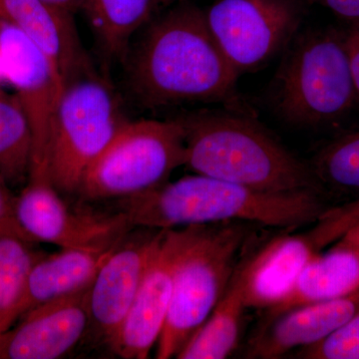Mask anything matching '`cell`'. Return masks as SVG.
I'll use <instances>...</instances> for the list:
<instances>
[{
    "instance_id": "cell-1",
    "label": "cell",
    "mask_w": 359,
    "mask_h": 359,
    "mask_svg": "<svg viewBox=\"0 0 359 359\" xmlns=\"http://www.w3.org/2000/svg\"><path fill=\"white\" fill-rule=\"evenodd\" d=\"M138 34L122 61L127 88L142 107L217 102L235 88L240 75L197 6L175 7Z\"/></svg>"
},
{
    "instance_id": "cell-2",
    "label": "cell",
    "mask_w": 359,
    "mask_h": 359,
    "mask_svg": "<svg viewBox=\"0 0 359 359\" xmlns=\"http://www.w3.org/2000/svg\"><path fill=\"white\" fill-rule=\"evenodd\" d=\"M114 202L132 229L159 230L228 221L297 228L330 212L314 191L266 192L200 174Z\"/></svg>"
},
{
    "instance_id": "cell-3",
    "label": "cell",
    "mask_w": 359,
    "mask_h": 359,
    "mask_svg": "<svg viewBox=\"0 0 359 359\" xmlns=\"http://www.w3.org/2000/svg\"><path fill=\"white\" fill-rule=\"evenodd\" d=\"M176 119L185 137V166L196 174L266 192L320 193L311 167L254 120L219 111Z\"/></svg>"
},
{
    "instance_id": "cell-4",
    "label": "cell",
    "mask_w": 359,
    "mask_h": 359,
    "mask_svg": "<svg viewBox=\"0 0 359 359\" xmlns=\"http://www.w3.org/2000/svg\"><path fill=\"white\" fill-rule=\"evenodd\" d=\"M256 224L228 221L176 228L173 290L156 358H176L228 289Z\"/></svg>"
},
{
    "instance_id": "cell-5",
    "label": "cell",
    "mask_w": 359,
    "mask_h": 359,
    "mask_svg": "<svg viewBox=\"0 0 359 359\" xmlns=\"http://www.w3.org/2000/svg\"><path fill=\"white\" fill-rule=\"evenodd\" d=\"M128 120L117 92L95 70L66 82L52 123L48 163L61 195H76L84 175Z\"/></svg>"
},
{
    "instance_id": "cell-6",
    "label": "cell",
    "mask_w": 359,
    "mask_h": 359,
    "mask_svg": "<svg viewBox=\"0 0 359 359\" xmlns=\"http://www.w3.org/2000/svg\"><path fill=\"white\" fill-rule=\"evenodd\" d=\"M186 164L183 128L170 120H128L84 175L77 196L84 201H118L169 182Z\"/></svg>"
},
{
    "instance_id": "cell-7",
    "label": "cell",
    "mask_w": 359,
    "mask_h": 359,
    "mask_svg": "<svg viewBox=\"0 0 359 359\" xmlns=\"http://www.w3.org/2000/svg\"><path fill=\"white\" fill-rule=\"evenodd\" d=\"M278 106L290 122L323 124L346 114L358 98L344 39L313 32L297 40L283 63Z\"/></svg>"
},
{
    "instance_id": "cell-8",
    "label": "cell",
    "mask_w": 359,
    "mask_h": 359,
    "mask_svg": "<svg viewBox=\"0 0 359 359\" xmlns=\"http://www.w3.org/2000/svg\"><path fill=\"white\" fill-rule=\"evenodd\" d=\"M299 0H218L205 20L231 67L242 74L273 57L302 20Z\"/></svg>"
},
{
    "instance_id": "cell-9",
    "label": "cell",
    "mask_w": 359,
    "mask_h": 359,
    "mask_svg": "<svg viewBox=\"0 0 359 359\" xmlns=\"http://www.w3.org/2000/svg\"><path fill=\"white\" fill-rule=\"evenodd\" d=\"M0 59L6 84L15 91L32 132L29 180H49L52 123L62 93V78L32 40L15 26L0 20ZM28 180V181H29ZM51 182V181H50Z\"/></svg>"
},
{
    "instance_id": "cell-10",
    "label": "cell",
    "mask_w": 359,
    "mask_h": 359,
    "mask_svg": "<svg viewBox=\"0 0 359 359\" xmlns=\"http://www.w3.org/2000/svg\"><path fill=\"white\" fill-rule=\"evenodd\" d=\"M14 219L21 235L30 242L60 249H107L132 230L119 212L72 211L49 180L27 182L16 196Z\"/></svg>"
},
{
    "instance_id": "cell-11",
    "label": "cell",
    "mask_w": 359,
    "mask_h": 359,
    "mask_svg": "<svg viewBox=\"0 0 359 359\" xmlns=\"http://www.w3.org/2000/svg\"><path fill=\"white\" fill-rule=\"evenodd\" d=\"M346 214L328 212L313 230L273 238L255 254L238 262L233 278L247 309H269L292 289L321 248L351 228Z\"/></svg>"
},
{
    "instance_id": "cell-12",
    "label": "cell",
    "mask_w": 359,
    "mask_h": 359,
    "mask_svg": "<svg viewBox=\"0 0 359 359\" xmlns=\"http://www.w3.org/2000/svg\"><path fill=\"white\" fill-rule=\"evenodd\" d=\"M164 229L130 230L99 269L89 292V327L83 342L109 346L131 308Z\"/></svg>"
},
{
    "instance_id": "cell-13",
    "label": "cell",
    "mask_w": 359,
    "mask_h": 359,
    "mask_svg": "<svg viewBox=\"0 0 359 359\" xmlns=\"http://www.w3.org/2000/svg\"><path fill=\"white\" fill-rule=\"evenodd\" d=\"M91 283L23 314L0 334V359H57L69 354L88 330Z\"/></svg>"
},
{
    "instance_id": "cell-14",
    "label": "cell",
    "mask_w": 359,
    "mask_h": 359,
    "mask_svg": "<svg viewBox=\"0 0 359 359\" xmlns=\"http://www.w3.org/2000/svg\"><path fill=\"white\" fill-rule=\"evenodd\" d=\"M176 229H164L131 308L108 349L118 358L146 359L164 330L173 290Z\"/></svg>"
},
{
    "instance_id": "cell-15",
    "label": "cell",
    "mask_w": 359,
    "mask_h": 359,
    "mask_svg": "<svg viewBox=\"0 0 359 359\" xmlns=\"http://www.w3.org/2000/svg\"><path fill=\"white\" fill-rule=\"evenodd\" d=\"M73 14L44 0H0V20L32 40L51 61L65 84L94 70Z\"/></svg>"
},
{
    "instance_id": "cell-16",
    "label": "cell",
    "mask_w": 359,
    "mask_h": 359,
    "mask_svg": "<svg viewBox=\"0 0 359 359\" xmlns=\"http://www.w3.org/2000/svg\"><path fill=\"white\" fill-rule=\"evenodd\" d=\"M359 313V290L346 297L313 302L269 318L248 346L245 358H280L297 347L313 346Z\"/></svg>"
},
{
    "instance_id": "cell-17",
    "label": "cell",
    "mask_w": 359,
    "mask_h": 359,
    "mask_svg": "<svg viewBox=\"0 0 359 359\" xmlns=\"http://www.w3.org/2000/svg\"><path fill=\"white\" fill-rule=\"evenodd\" d=\"M118 244L107 249H61L55 254L42 255L30 269L16 321L36 306L89 285Z\"/></svg>"
},
{
    "instance_id": "cell-18",
    "label": "cell",
    "mask_w": 359,
    "mask_h": 359,
    "mask_svg": "<svg viewBox=\"0 0 359 359\" xmlns=\"http://www.w3.org/2000/svg\"><path fill=\"white\" fill-rule=\"evenodd\" d=\"M359 290V250L337 245L309 262L292 289L268 311V320L313 302L346 297Z\"/></svg>"
},
{
    "instance_id": "cell-19",
    "label": "cell",
    "mask_w": 359,
    "mask_h": 359,
    "mask_svg": "<svg viewBox=\"0 0 359 359\" xmlns=\"http://www.w3.org/2000/svg\"><path fill=\"white\" fill-rule=\"evenodd\" d=\"M159 0H81L101 49L110 59L123 60L134 37L152 15Z\"/></svg>"
},
{
    "instance_id": "cell-20",
    "label": "cell",
    "mask_w": 359,
    "mask_h": 359,
    "mask_svg": "<svg viewBox=\"0 0 359 359\" xmlns=\"http://www.w3.org/2000/svg\"><path fill=\"white\" fill-rule=\"evenodd\" d=\"M247 309L242 292L231 278L228 289L207 320L177 354L178 359H224L238 348Z\"/></svg>"
},
{
    "instance_id": "cell-21",
    "label": "cell",
    "mask_w": 359,
    "mask_h": 359,
    "mask_svg": "<svg viewBox=\"0 0 359 359\" xmlns=\"http://www.w3.org/2000/svg\"><path fill=\"white\" fill-rule=\"evenodd\" d=\"M32 132L15 95L0 87V177L9 188L25 186L32 164Z\"/></svg>"
},
{
    "instance_id": "cell-22",
    "label": "cell",
    "mask_w": 359,
    "mask_h": 359,
    "mask_svg": "<svg viewBox=\"0 0 359 359\" xmlns=\"http://www.w3.org/2000/svg\"><path fill=\"white\" fill-rule=\"evenodd\" d=\"M43 254L16 229H0V334L16 323L30 269Z\"/></svg>"
},
{
    "instance_id": "cell-23",
    "label": "cell",
    "mask_w": 359,
    "mask_h": 359,
    "mask_svg": "<svg viewBox=\"0 0 359 359\" xmlns=\"http://www.w3.org/2000/svg\"><path fill=\"white\" fill-rule=\"evenodd\" d=\"M311 167L320 187L330 186L342 192L359 191V133L328 145Z\"/></svg>"
},
{
    "instance_id": "cell-24",
    "label": "cell",
    "mask_w": 359,
    "mask_h": 359,
    "mask_svg": "<svg viewBox=\"0 0 359 359\" xmlns=\"http://www.w3.org/2000/svg\"><path fill=\"white\" fill-rule=\"evenodd\" d=\"M297 355L304 359H359V313L327 339L304 347Z\"/></svg>"
},
{
    "instance_id": "cell-25",
    "label": "cell",
    "mask_w": 359,
    "mask_h": 359,
    "mask_svg": "<svg viewBox=\"0 0 359 359\" xmlns=\"http://www.w3.org/2000/svg\"><path fill=\"white\" fill-rule=\"evenodd\" d=\"M356 93L359 98V21H354L344 37Z\"/></svg>"
},
{
    "instance_id": "cell-26",
    "label": "cell",
    "mask_w": 359,
    "mask_h": 359,
    "mask_svg": "<svg viewBox=\"0 0 359 359\" xmlns=\"http://www.w3.org/2000/svg\"><path fill=\"white\" fill-rule=\"evenodd\" d=\"M15 198L16 196L11 192V189L0 177V229L11 226L20 231L14 219Z\"/></svg>"
},
{
    "instance_id": "cell-27",
    "label": "cell",
    "mask_w": 359,
    "mask_h": 359,
    "mask_svg": "<svg viewBox=\"0 0 359 359\" xmlns=\"http://www.w3.org/2000/svg\"><path fill=\"white\" fill-rule=\"evenodd\" d=\"M330 9L339 18L351 21H359V0H316Z\"/></svg>"
},
{
    "instance_id": "cell-28",
    "label": "cell",
    "mask_w": 359,
    "mask_h": 359,
    "mask_svg": "<svg viewBox=\"0 0 359 359\" xmlns=\"http://www.w3.org/2000/svg\"><path fill=\"white\" fill-rule=\"evenodd\" d=\"M337 245L359 250V222L342 236Z\"/></svg>"
},
{
    "instance_id": "cell-29",
    "label": "cell",
    "mask_w": 359,
    "mask_h": 359,
    "mask_svg": "<svg viewBox=\"0 0 359 359\" xmlns=\"http://www.w3.org/2000/svg\"><path fill=\"white\" fill-rule=\"evenodd\" d=\"M44 1L72 13H76L81 6V0H44Z\"/></svg>"
},
{
    "instance_id": "cell-30",
    "label": "cell",
    "mask_w": 359,
    "mask_h": 359,
    "mask_svg": "<svg viewBox=\"0 0 359 359\" xmlns=\"http://www.w3.org/2000/svg\"><path fill=\"white\" fill-rule=\"evenodd\" d=\"M159 1L163 2V4H170V2L183 1V0H159Z\"/></svg>"
}]
</instances>
